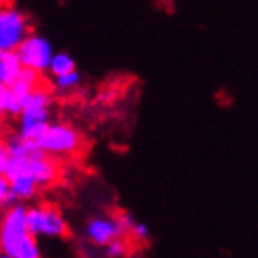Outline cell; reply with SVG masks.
Masks as SVG:
<instances>
[{"instance_id": "13", "label": "cell", "mask_w": 258, "mask_h": 258, "mask_svg": "<svg viewBox=\"0 0 258 258\" xmlns=\"http://www.w3.org/2000/svg\"><path fill=\"white\" fill-rule=\"evenodd\" d=\"M72 70H76V61L72 59V55L64 54V52H57V54H54L52 63H50V69H48L50 74L55 78V76L69 74V72H72Z\"/></svg>"}, {"instance_id": "3", "label": "cell", "mask_w": 258, "mask_h": 258, "mask_svg": "<svg viewBox=\"0 0 258 258\" xmlns=\"http://www.w3.org/2000/svg\"><path fill=\"white\" fill-rule=\"evenodd\" d=\"M28 229L35 238L59 240L69 236V223L55 205L39 203L26 210Z\"/></svg>"}, {"instance_id": "2", "label": "cell", "mask_w": 258, "mask_h": 258, "mask_svg": "<svg viewBox=\"0 0 258 258\" xmlns=\"http://www.w3.org/2000/svg\"><path fill=\"white\" fill-rule=\"evenodd\" d=\"M39 148L48 157H74L85 148L83 135L72 124L67 122H50L41 137L37 139Z\"/></svg>"}, {"instance_id": "18", "label": "cell", "mask_w": 258, "mask_h": 258, "mask_svg": "<svg viewBox=\"0 0 258 258\" xmlns=\"http://www.w3.org/2000/svg\"><path fill=\"white\" fill-rule=\"evenodd\" d=\"M8 161H10V151H8V144H6V140L0 139V173L6 172Z\"/></svg>"}, {"instance_id": "12", "label": "cell", "mask_w": 258, "mask_h": 258, "mask_svg": "<svg viewBox=\"0 0 258 258\" xmlns=\"http://www.w3.org/2000/svg\"><path fill=\"white\" fill-rule=\"evenodd\" d=\"M21 114V102L10 85H0V118Z\"/></svg>"}, {"instance_id": "17", "label": "cell", "mask_w": 258, "mask_h": 258, "mask_svg": "<svg viewBox=\"0 0 258 258\" xmlns=\"http://www.w3.org/2000/svg\"><path fill=\"white\" fill-rule=\"evenodd\" d=\"M129 236L137 240V242H146L148 236H150V229L146 223H140V221H135L133 227H131V231H129Z\"/></svg>"}, {"instance_id": "4", "label": "cell", "mask_w": 258, "mask_h": 258, "mask_svg": "<svg viewBox=\"0 0 258 258\" xmlns=\"http://www.w3.org/2000/svg\"><path fill=\"white\" fill-rule=\"evenodd\" d=\"M133 223V218L127 212H118L113 216H94L85 223V236L98 247H105L114 240L129 234Z\"/></svg>"}, {"instance_id": "5", "label": "cell", "mask_w": 258, "mask_h": 258, "mask_svg": "<svg viewBox=\"0 0 258 258\" xmlns=\"http://www.w3.org/2000/svg\"><path fill=\"white\" fill-rule=\"evenodd\" d=\"M13 173H26L37 183L39 188H46L57 181L59 177V166L54 161V157H10L4 175Z\"/></svg>"}, {"instance_id": "11", "label": "cell", "mask_w": 258, "mask_h": 258, "mask_svg": "<svg viewBox=\"0 0 258 258\" xmlns=\"http://www.w3.org/2000/svg\"><path fill=\"white\" fill-rule=\"evenodd\" d=\"M6 144H8V151H10V157H41V155H46L39 144L35 140H28V139H22L21 135L17 133L13 137L6 140Z\"/></svg>"}, {"instance_id": "15", "label": "cell", "mask_w": 258, "mask_h": 258, "mask_svg": "<svg viewBox=\"0 0 258 258\" xmlns=\"http://www.w3.org/2000/svg\"><path fill=\"white\" fill-rule=\"evenodd\" d=\"M127 251H129V247L124 238H118V240L111 242L109 245H105V254H107V258H124L125 254H127Z\"/></svg>"}, {"instance_id": "19", "label": "cell", "mask_w": 258, "mask_h": 258, "mask_svg": "<svg viewBox=\"0 0 258 258\" xmlns=\"http://www.w3.org/2000/svg\"><path fill=\"white\" fill-rule=\"evenodd\" d=\"M0 258H13V256H10V254H6V253H0Z\"/></svg>"}, {"instance_id": "7", "label": "cell", "mask_w": 258, "mask_h": 258, "mask_svg": "<svg viewBox=\"0 0 258 258\" xmlns=\"http://www.w3.org/2000/svg\"><path fill=\"white\" fill-rule=\"evenodd\" d=\"M28 35V17L11 6H0V50H17Z\"/></svg>"}, {"instance_id": "8", "label": "cell", "mask_w": 258, "mask_h": 258, "mask_svg": "<svg viewBox=\"0 0 258 258\" xmlns=\"http://www.w3.org/2000/svg\"><path fill=\"white\" fill-rule=\"evenodd\" d=\"M6 177L10 181L11 196H13V199H15L17 203L30 201V199H33L37 196L39 186L30 175H26V173H13V175H6Z\"/></svg>"}, {"instance_id": "14", "label": "cell", "mask_w": 258, "mask_h": 258, "mask_svg": "<svg viewBox=\"0 0 258 258\" xmlns=\"http://www.w3.org/2000/svg\"><path fill=\"white\" fill-rule=\"evenodd\" d=\"M81 83V76L78 70H72L69 74H63V76H55L54 78V85L57 91L61 92H72L76 91Z\"/></svg>"}, {"instance_id": "6", "label": "cell", "mask_w": 258, "mask_h": 258, "mask_svg": "<svg viewBox=\"0 0 258 258\" xmlns=\"http://www.w3.org/2000/svg\"><path fill=\"white\" fill-rule=\"evenodd\" d=\"M22 67L30 70H35L39 74H43L50 69L52 57H54V48L46 37L37 35V33H30L15 50Z\"/></svg>"}, {"instance_id": "16", "label": "cell", "mask_w": 258, "mask_h": 258, "mask_svg": "<svg viewBox=\"0 0 258 258\" xmlns=\"http://www.w3.org/2000/svg\"><path fill=\"white\" fill-rule=\"evenodd\" d=\"M15 199L11 196V188H10V181L6 177L4 173H0V210L10 207V203H13Z\"/></svg>"}, {"instance_id": "9", "label": "cell", "mask_w": 258, "mask_h": 258, "mask_svg": "<svg viewBox=\"0 0 258 258\" xmlns=\"http://www.w3.org/2000/svg\"><path fill=\"white\" fill-rule=\"evenodd\" d=\"M43 85V81H41V74L35 72V70H30V69H22V72L19 74L15 81H13V85H10L15 92V96L19 98V102H21V109H22V103L26 102L28 96L32 94L37 87Z\"/></svg>"}, {"instance_id": "10", "label": "cell", "mask_w": 258, "mask_h": 258, "mask_svg": "<svg viewBox=\"0 0 258 258\" xmlns=\"http://www.w3.org/2000/svg\"><path fill=\"white\" fill-rule=\"evenodd\" d=\"M22 69L15 50H0V85H13Z\"/></svg>"}, {"instance_id": "1", "label": "cell", "mask_w": 258, "mask_h": 258, "mask_svg": "<svg viewBox=\"0 0 258 258\" xmlns=\"http://www.w3.org/2000/svg\"><path fill=\"white\" fill-rule=\"evenodd\" d=\"M26 207L10 205L0 218V253L13 258H43L37 238L28 229Z\"/></svg>"}]
</instances>
